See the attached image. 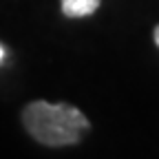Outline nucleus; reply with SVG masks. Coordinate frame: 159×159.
Masks as SVG:
<instances>
[{"label": "nucleus", "instance_id": "1", "mask_svg": "<svg viewBox=\"0 0 159 159\" xmlns=\"http://www.w3.org/2000/svg\"><path fill=\"white\" fill-rule=\"evenodd\" d=\"M22 124L35 142L44 146H71L82 139V133L91 128L84 113L69 104L31 102L22 111Z\"/></svg>", "mask_w": 159, "mask_h": 159}, {"label": "nucleus", "instance_id": "2", "mask_svg": "<svg viewBox=\"0 0 159 159\" xmlns=\"http://www.w3.org/2000/svg\"><path fill=\"white\" fill-rule=\"evenodd\" d=\"M99 0H62V13L69 18H84L95 13Z\"/></svg>", "mask_w": 159, "mask_h": 159}, {"label": "nucleus", "instance_id": "3", "mask_svg": "<svg viewBox=\"0 0 159 159\" xmlns=\"http://www.w3.org/2000/svg\"><path fill=\"white\" fill-rule=\"evenodd\" d=\"M155 44H157V47H159V25H157V27H155Z\"/></svg>", "mask_w": 159, "mask_h": 159}, {"label": "nucleus", "instance_id": "4", "mask_svg": "<svg viewBox=\"0 0 159 159\" xmlns=\"http://www.w3.org/2000/svg\"><path fill=\"white\" fill-rule=\"evenodd\" d=\"M2 57H5V49H2V47H0V60H2Z\"/></svg>", "mask_w": 159, "mask_h": 159}]
</instances>
